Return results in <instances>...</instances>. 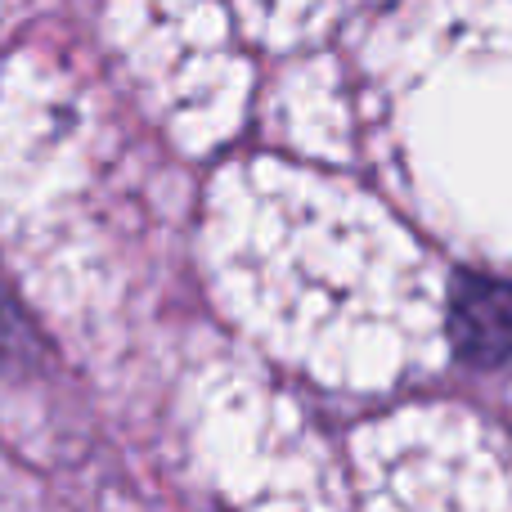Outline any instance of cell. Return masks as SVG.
Listing matches in <instances>:
<instances>
[{"label":"cell","instance_id":"2","mask_svg":"<svg viewBox=\"0 0 512 512\" xmlns=\"http://www.w3.org/2000/svg\"><path fill=\"white\" fill-rule=\"evenodd\" d=\"M23 346V328H18L14 310H9L5 292H0V364H9V355Z\"/></svg>","mask_w":512,"mask_h":512},{"label":"cell","instance_id":"1","mask_svg":"<svg viewBox=\"0 0 512 512\" xmlns=\"http://www.w3.org/2000/svg\"><path fill=\"white\" fill-rule=\"evenodd\" d=\"M450 342L472 369H512V283L463 279L450 301Z\"/></svg>","mask_w":512,"mask_h":512}]
</instances>
